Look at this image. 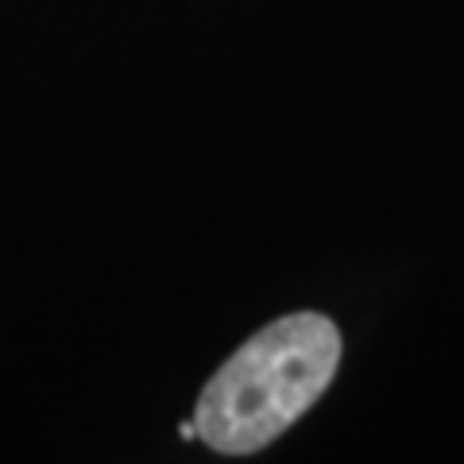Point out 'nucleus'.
<instances>
[{"mask_svg": "<svg viewBox=\"0 0 464 464\" xmlns=\"http://www.w3.org/2000/svg\"><path fill=\"white\" fill-rule=\"evenodd\" d=\"M341 368V329L325 314H286L209 375L194 406L198 441L225 457L267 449L325 395Z\"/></svg>", "mask_w": 464, "mask_h": 464, "instance_id": "nucleus-1", "label": "nucleus"}]
</instances>
